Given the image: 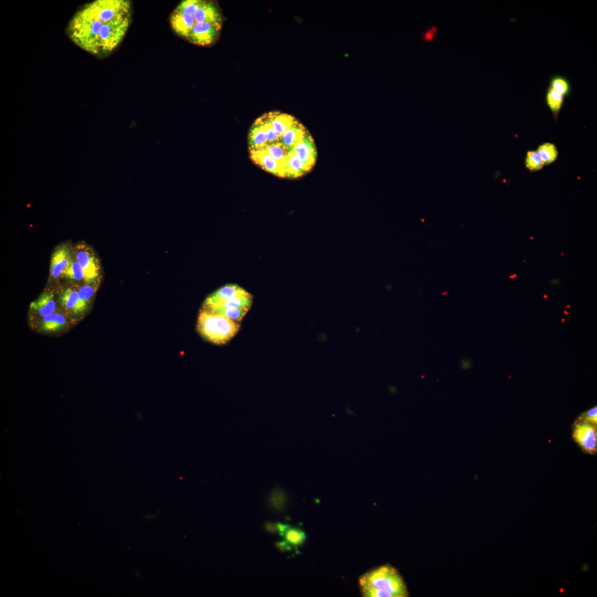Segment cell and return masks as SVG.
Returning a JSON list of instances; mask_svg holds the SVG:
<instances>
[{
  "label": "cell",
  "mask_w": 597,
  "mask_h": 597,
  "mask_svg": "<svg viewBox=\"0 0 597 597\" xmlns=\"http://www.w3.org/2000/svg\"><path fill=\"white\" fill-rule=\"evenodd\" d=\"M517 274H514V275H512V276H510V278H511V279L516 278L517 277Z\"/></svg>",
  "instance_id": "31"
},
{
  "label": "cell",
  "mask_w": 597,
  "mask_h": 597,
  "mask_svg": "<svg viewBox=\"0 0 597 597\" xmlns=\"http://www.w3.org/2000/svg\"><path fill=\"white\" fill-rule=\"evenodd\" d=\"M389 391L391 394H396L397 392V389L394 385H390L389 386Z\"/></svg>",
  "instance_id": "28"
},
{
  "label": "cell",
  "mask_w": 597,
  "mask_h": 597,
  "mask_svg": "<svg viewBox=\"0 0 597 597\" xmlns=\"http://www.w3.org/2000/svg\"><path fill=\"white\" fill-rule=\"evenodd\" d=\"M565 318H563V319H562V323H565Z\"/></svg>",
  "instance_id": "34"
},
{
  "label": "cell",
  "mask_w": 597,
  "mask_h": 597,
  "mask_svg": "<svg viewBox=\"0 0 597 597\" xmlns=\"http://www.w3.org/2000/svg\"><path fill=\"white\" fill-rule=\"evenodd\" d=\"M570 307H571V306H567V308H570Z\"/></svg>",
  "instance_id": "37"
},
{
  "label": "cell",
  "mask_w": 597,
  "mask_h": 597,
  "mask_svg": "<svg viewBox=\"0 0 597 597\" xmlns=\"http://www.w3.org/2000/svg\"><path fill=\"white\" fill-rule=\"evenodd\" d=\"M321 337H322V341H323V342L326 341V340H328L327 336H326V334L324 333H323L322 334V336H321Z\"/></svg>",
  "instance_id": "29"
},
{
  "label": "cell",
  "mask_w": 597,
  "mask_h": 597,
  "mask_svg": "<svg viewBox=\"0 0 597 597\" xmlns=\"http://www.w3.org/2000/svg\"><path fill=\"white\" fill-rule=\"evenodd\" d=\"M170 24L179 36L185 39L190 33L206 24L221 29L222 18L214 3L203 0H185L171 13Z\"/></svg>",
  "instance_id": "3"
},
{
  "label": "cell",
  "mask_w": 597,
  "mask_h": 597,
  "mask_svg": "<svg viewBox=\"0 0 597 597\" xmlns=\"http://www.w3.org/2000/svg\"><path fill=\"white\" fill-rule=\"evenodd\" d=\"M131 21L128 0H96L76 13L68 33L77 46L96 56H105L123 41Z\"/></svg>",
  "instance_id": "2"
},
{
  "label": "cell",
  "mask_w": 597,
  "mask_h": 597,
  "mask_svg": "<svg viewBox=\"0 0 597 597\" xmlns=\"http://www.w3.org/2000/svg\"><path fill=\"white\" fill-rule=\"evenodd\" d=\"M71 252L69 248L62 245L58 247L52 254L50 275L54 279H57L62 276L64 270L71 261Z\"/></svg>",
  "instance_id": "11"
},
{
  "label": "cell",
  "mask_w": 597,
  "mask_h": 597,
  "mask_svg": "<svg viewBox=\"0 0 597 597\" xmlns=\"http://www.w3.org/2000/svg\"><path fill=\"white\" fill-rule=\"evenodd\" d=\"M286 500V497L284 491L279 488L274 489L270 497L271 503L277 508L278 506L283 505Z\"/></svg>",
  "instance_id": "22"
},
{
  "label": "cell",
  "mask_w": 597,
  "mask_h": 597,
  "mask_svg": "<svg viewBox=\"0 0 597 597\" xmlns=\"http://www.w3.org/2000/svg\"><path fill=\"white\" fill-rule=\"evenodd\" d=\"M283 536L287 544L294 546L302 545L307 539L306 534L303 530L290 527L287 529Z\"/></svg>",
  "instance_id": "17"
},
{
  "label": "cell",
  "mask_w": 597,
  "mask_h": 597,
  "mask_svg": "<svg viewBox=\"0 0 597 597\" xmlns=\"http://www.w3.org/2000/svg\"><path fill=\"white\" fill-rule=\"evenodd\" d=\"M544 298H547V295H545L544 296Z\"/></svg>",
  "instance_id": "36"
},
{
  "label": "cell",
  "mask_w": 597,
  "mask_h": 597,
  "mask_svg": "<svg viewBox=\"0 0 597 597\" xmlns=\"http://www.w3.org/2000/svg\"><path fill=\"white\" fill-rule=\"evenodd\" d=\"M248 309L244 308H230L222 310L218 314H222L235 322H239L246 314Z\"/></svg>",
  "instance_id": "21"
},
{
  "label": "cell",
  "mask_w": 597,
  "mask_h": 597,
  "mask_svg": "<svg viewBox=\"0 0 597 597\" xmlns=\"http://www.w3.org/2000/svg\"><path fill=\"white\" fill-rule=\"evenodd\" d=\"M563 313H564V314H565L566 315V316H568V315H569V313L566 311H564Z\"/></svg>",
  "instance_id": "33"
},
{
  "label": "cell",
  "mask_w": 597,
  "mask_h": 597,
  "mask_svg": "<svg viewBox=\"0 0 597 597\" xmlns=\"http://www.w3.org/2000/svg\"><path fill=\"white\" fill-rule=\"evenodd\" d=\"M573 437L578 445L590 454L596 451L597 435L596 425L583 421L574 425Z\"/></svg>",
  "instance_id": "8"
},
{
  "label": "cell",
  "mask_w": 597,
  "mask_h": 597,
  "mask_svg": "<svg viewBox=\"0 0 597 597\" xmlns=\"http://www.w3.org/2000/svg\"><path fill=\"white\" fill-rule=\"evenodd\" d=\"M275 526L276 532H277L278 534L282 536H284L287 529L290 527L288 525L282 523L276 524Z\"/></svg>",
  "instance_id": "24"
},
{
  "label": "cell",
  "mask_w": 597,
  "mask_h": 597,
  "mask_svg": "<svg viewBox=\"0 0 597 597\" xmlns=\"http://www.w3.org/2000/svg\"><path fill=\"white\" fill-rule=\"evenodd\" d=\"M309 134L306 127L290 115L279 112L264 114L249 131V156L260 168L279 178H300L312 170L298 155L302 142Z\"/></svg>",
  "instance_id": "1"
},
{
  "label": "cell",
  "mask_w": 597,
  "mask_h": 597,
  "mask_svg": "<svg viewBox=\"0 0 597 597\" xmlns=\"http://www.w3.org/2000/svg\"><path fill=\"white\" fill-rule=\"evenodd\" d=\"M472 362L471 360L468 359H464L461 361V368L463 370H468L472 367Z\"/></svg>",
  "instance_id": "26"
},
{
  "label": "cell",
  "mask_w": 597,
  "mask_h": 597,
  "mask_svg": "<svg viewBox=\"0 0 597 597\" xmlns=\"http://www.w3.org/2000/svg\"><path fill=\"white\" fill-rule=\"evenodd\" d=\"M75 259L84 270L85 284H99L101 264L91 248L84 244L77 246L75 251Z\"/></svg>",
  "instance_id": "6"
},
{
  "label": "cell",
  "mask_w": 597,
  "mask_h": 597,
  "mask_svg": "<svg viewBox=\"0 0 597 597\" xmlns=\"http://www.w3.org/2000/svg\"><path fill=\"white\" fill-rule=\"evenodd\" d=\"M436 31V27H433L432 29H431L427 33H425L424 36L425 41H429L432 40V39L435 37Z\"/></svg>",
  "instance_id": "25"
},
{
  "label": "cell",
  "mask_w": 597,
  "mask_h": 597,
  "mask_svg": "<svg viewBox=\"0 0 597 597\" xmlns=\"http://www.w3.org/2000/svg\"><path fill=\"white\" fill-rule=\"evenodd\" d=\"M346 413L348 415H349V416H355V417L356 416V414L355 412L353 411L352 410V409L349 407H347L346 408Z\"/></svg>",
  "instance_id": "27"
},
{
  "label": "cell",
  "mask_w": 597,
  "mask_h": 597,
  "mask_svg": "<svg viewBox=\"0 0 597 597\" xmlns=\"http://www.w3.org/2000/svg\"><path fill=\"white\" fill-rule=\"evenodd\" d=\"M57 312V304L53 291H44L33 302L30 307L31 323L41 318Z\"/></svg>",
  "instance_id": "10"
},
{
  "label": "cell",
  "mask_w": 597,
  "mask_h": 597,
  "mask_svg": "<svg viewBox=\"0 0 597 597\" xmlns=\"http://www.w3.org/2000/svg\"><path fill=\"white\" fill-rule=\"evenodd\" d=\"M525 165L530 170L536 171L542 169L544 164L539 153L536 151H530L527 153Z\"/></svg>",
  "instance_id": "20"
},
{
  "label": "cell",
  "mask_w": 597,
  "mask_h": 597,
  "mask_svg": "<svg viewBox=\"0 0 597 597\" xmlns=\"http://www.w3.org/2000/svg\"><path fill=\"white\" fill-rule=\"evenodd\" d=\"M362 595L366 597H405L406 585L400 574L389 565L372 569L359 579Z\"/></svg>",
  "instance_id": "4"
},
{
  "label": "cell",
  "mask_w": 597,
  "mask_h": 597,
  "mask_svg": "<svg viewBox=\"0 0 597 597\" xmlns=\"http://www.w3.org/2000/svg\"><path fill=\"white\" fill-rule=\"evenodd\" d=\"M540 154L542 160L545 164H549L554 162L557 157V150L556 146L552 143H546L541 145L537 151Z\"/></svg>",
  "instance_id": "18"
},
{
  "label": "cell",
  "mask_w": 597,
  "mask_h": 597,
  "mask_svg": "<svg viewBox=\"0 0 597 597\" xmlns=\"http://www.w3.org/2000/svg\"><path fill=\"white\" fill-rule=\"evenodd\" d=\"M549 87L565 97L569 95L571 92L570 82L566 77L561 75L552 76L550 80Z\"/></svg>",
  "instance_id": "15"
},
{
  "label": "cell",
  "mask_w": 597,
  "mask_h": 597,
  "mask_svg": "<svg viewBox=\"0 0 597 597\" xmlns=\"http://www.w3.org/2000/svg\"><path fill=\"white\" fill-rule=\"evenodd\" d=\"M198 333L215 344H226L236 335L240 326L224 315L202 309L197 321Z\"/></svg>",
  "instance_id": "5"
},
{
  "label": "cell",
  "mask_w": 597,
  "mask_h": 597,
  "mask_svg": "<svg viewBox=\"0 0 597 597\" xmlns=\"http://www.w3.org/2000/svg\"><path fill=\"white\" fill-rule=\"evenodd\" d=\"M356 333H360V329H359V328H358V327H356Z\"/></svg>",
  "instance_id": "32"
},
{
  "label": "cell",
  "mask_w": 597,
  "mask_h": 597,
  "mask_svg": "<svg viewBox=\"0 0 597 597\" xmlns=\"http://www.w3.org/2000/svg\"><path fill=\"white\" fill-rule=\"evenodd\" d=\"M62 276L69 280L77 281H84V270L76 259L72 258L68 266L64 270Z\"/></svg>",
  "instance_id": "16"
},
{
  "label": "cell",
  "mask_w": 597,
  "mask_h": 597,
  "mask_svg": "<svg viewBox=\"0 0 597 597\" xmlns=\"http://www.w3.org/2000/svg\"><path fill=\"white\" fill-rule=\"evenodd\" d=\"M565 96L548 87L546 93V102L553 115L556 118L560 113Z\"/></svg>",
  "instance_id": "14"
},
{
  "label": "cell",
  "mask_w": 597,
  "mask_h": 597,
  "mask_svg": "<svg viewBox=\"0 0 597 597\" xmlns=\"http://www.w3.org/2000/svg\"><path fill=\"white\" fill-rule=\"evenodd\" d=\"M59 303L70 319V317L81 316L88 309L80 301L78 291L74 287H68L61 293Z\"/></svg>",
  "instance_id": "9"
},
{
  "label": "cell",
  "mask_w": 597,
  "mask_h": 597,
  "mask_svg": "<svg viewBox=\"0 0 597 597\" xmlns=\"http://www.w3.org/2000/svg\"><path fill=\"white\" fill-rule=\"evenodd\" d=\"M252 295L250 293L246 291L243 294L216 304L205 310L216 313H219L222 310L230 308H244L249 310L252 305Z\"/></svg>",
  "instance_id": "13"
},
{
  "label": "cell",
  "mask_w": 597,
  "mask_h": 597,
  "mask_svg": "<svg viewBox=\"0 0 597 597\" xmlns=\"http://www.w3.org/2000/svg\"><path fill=\"white\" fill-rule=\"evenodd\" d=\"M246 291L241 287L237 285H226L207 297L203 304V309H207L216 304L229 300V298L243 294Z\"/></svg>",
  "instance_id": "12"
},
{
  "label": "cell",
  "mask_w": 597,
  "mask_h": 597,
  "mask_svg": "<svg viewBox=\"0 0 597 597\" xmlns=\"http://www.w3.org/2000/svg\"><path fill=\"white\" fill-rule=\"evenodd\" d=\"M530 239L534 240V238H533V237H530Z\"/></svg>",
  "instance_id": "35"
},
{
  "label": "cell",
  "mask_w": 597,
  "mask_h": 597,
  "mask_svg": "<svg viewBox=\"0 0 597 597\" xmlns=\"http://www.w3.org/2000/svg\"><path fill=\"white\" fill-rule=\"evenodd\" d=\"M580 421L588 422L593 424L595 425L597 423V408L594 407L593 409H590L587 412L584 413L582 415V417L580 418Z\"/></svg>",
  "instance_id": "23"
},
{
  "label": "cell",
  "mask_w": 597,
  "mask_h": 597,
  "mask_svg": "<svg viewBox=\"0 0 597 597\" xmlns=\"http://www.w3.org/2000/svg\"><path fill=\"white\" fill-rule=\"evenodd\" d=\"M98 285L99 284H85L77 290L80 301L88 308L95 296Z\"/></svg>",
  "instance_id": "19"
},
{
  "label": "cell",
  "mask_w": 597,
  "mask_h": 597,
  "mask_svg": "<svg viewBox=\"0 0 597 597\" xmlns=\"http://www.w3.org/2000/svg\"><path fill=\"white\" fill-rule=\"evenodd\" d=\"M33 328L39 333L57 334L69 329L72 320L68 315L55 312L31 323Z\"/></svg>",
  "instance_id": "7"
},
{
  "label": "cell",
  "mask_w": 597,
  "mask_h": 597,
  "mask_svg": "<svg viewBox=\"0 0 597 597\" xmlns=\"http://www.w3.org/2000/svg\"><path fill=\"white\" fill-rule=\"evenodd\" d=\"M560 283V281L556 279H553L551 281V284L557 285Z\"/></svg>",
  "instance_id": "30"
}]
</instances>
